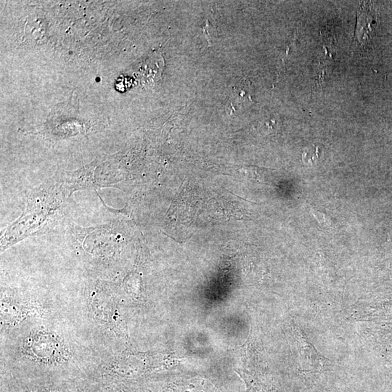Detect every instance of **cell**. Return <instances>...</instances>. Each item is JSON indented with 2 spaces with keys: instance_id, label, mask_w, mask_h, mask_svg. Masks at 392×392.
Masks as SVG:
<instances>
[{
  "instance_id": "6da1fadb",
  "label": "cell",
  "mask_w": 392,
  "mask_h": 392,
  "mask_svg": "<svg viewBox=\"0 0 392 392\" xmlns=\"http://www.w3.org/2000/svg\"><path fill=\"white\" fill-rule=\"evenodd\" d=\"M24 352L42 362H55L68 358V346L59 336L47 330L29 334L23 344Z\"/></svg>"
},
{
  "instance_id": "7a4b0ae2",
  "label": "cell",
  "mask_w": 392,
  "mask_h": 392,
  "mask_svg": "<svg viewBox=\"0 0 392 392\" xmlns=\"http://www.w3.org/2000/svg\"><path fill=\"white\" fill-rule=\"evenodd\" d=\"M234 101H238V105H248L253 102L251 98V89L248 84H241L234 88L233 92Z\"/></svg>"
},
{
  "instance_id": "3957f363",
  "label": "cell",
  "mask_w": 392,
  "mask_h": 392,
  "mask_svg": "<svg viewBox=\"0 0 392 392\" xmlns=\"http://www.w3.org/2000/svg\"><path fill=\"white\" fill-rule=\"evenodd\" d=\"M311 213L322 227L327 229L335 228L336 225L332 219L325 213L315 209H311Z\"/></svg>"
},
{
  "instance_id": "277c9868",
  "label": "cell",
  "mask_w": 392,
  "mask_h": 392,
  "mask_svg": "<svg viewBox=\"0 0 392 392\" xmlns=\"http://www.w3.org/2000/svg\"><path fill=\"white\" fill-rule=\"evenodd\" d=\"M318 159H319L318 148H309L303 153L302 159L306 164H309V163L312 164V163L316 162Z\"/></svg>"
}]
</instances>
